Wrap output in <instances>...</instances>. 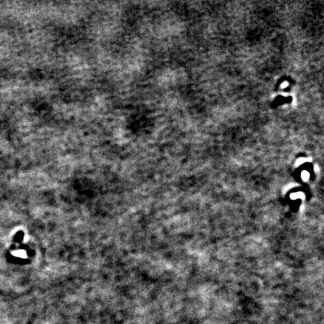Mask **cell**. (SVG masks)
<instances>
[{
	"mask_svg": "<svg viewBox=\"0 0 324 324\" xmlns=\"http://www.w3.org/2000/svg\"><path fill=\"white\" fill-rule=\"evenodd\" d=\"M308 176H309L308 173H307V172H303V175H302V177H303V179H304V180H307Z\"/></svg>",
	"mask_w": 324,
	"mask_h": 324,
	"instance_id": "6da1fadb",
	"label": "cell"
},
{
	"mask_svg": "<svg viewBox=\"0 0 324 324\" xmlns=\"http://www.w3.org/2000/svg\"><path fill=\"white\" fill-rule=\"evenodd\" d=\"M288 86V84H287V82H284V84H283V85H281V87H283V88H284V87H287Z\"/></svg>",
	"mask_w": 324,
	"mask_h": 324,
	"instance_id": "7a4b0ae2",
	"label": "cell"
}]
</instances>
